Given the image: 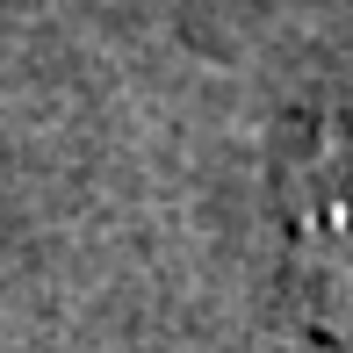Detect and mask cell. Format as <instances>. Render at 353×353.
I'll return each mask as SVG.
<instances>
[{"label":"cell","instance_id":"obj_1","mask_svg":"<svg viewBox=\"0 0 353 353\" xmlns=\"http://www.w3.org/2000/svg\"><path fill=\"white\" fill-rule=\"evenodd\" d=\"M296 274L325 339L353 353V137L317 130L296 159Z\"/></svg>","mask_w":353,"mask_h":353}]
</instances>
